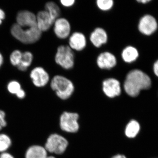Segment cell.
I'll return each instance as SVG.
<instances>
[{
	"label": "cell",
	"mask_w": 158,
	"mask_h": 158,
	"mask_svg": "<svg viewBox=\"0 0 158 158\" xmlns=\"http://www.w3.org/2000/svg\"><path fill=\"white\" fill-rule=\"evenodd\" d=\"M151 85V80L148 75L141 70L134 69L127 75L123 87L128 95L136 97L141 90L149 89Z\"/></svg>",
	"instance_id": "6da1fadb"
},
{
	"label": "cell",
	"mask_w": 158,
	"mask_h": 158,
	"mask_svg": "<svg viewBox=\"0 0 158 158\" xmlns=\"http://www.w3.org/2000/svg\"><path fill=\"white\" fill-rule=\"evenodd\" d=\"M11 32L15 38L26 44H31L37 42L40 39L42 34V32L37 27L23 28L17 23L12 26Z\"/></svg>",
	"instance_id": "7a4b0ae2"
},
{
	"label": "cell",
	"mask_w": 158,
	"mask_h": 158,
	"mask_svg": "<svg viewBox=\"0 0 158 158\" xmlns=\"http://www.w3.org/2000/svg\"><path fill=\"white\" fill-rule=\"evenodd\" d=\"M51 87L58 97L62 100L67 99L72 95L74 86L70 80L61 75H56L51 82Z\"/></svg>",
	"instance_id": "3957f363"
},
{
	"label": "cell",
	"mask_w": 158,
	"mask_h": 158,
	"mask_svg": "<svg viewBox=\"0 0 158 158\" xmlns=\"http://www.w3.org/2000/svg\"><path fill=\"white\" fill-rule=\"evenodd\" d=\"M55 61L58 65L65 69H71L74 65L73 51L69 46H60L57 49Z\"/></svg>",
	"instance_id": "277c9868"
},
{
	"label": "cell",
	"mask_w": 158,
	"mask_h": 158,
	"mask_svg": "<svg viewBox=\"0 0 158 158\" xmlns=\"http://www.w3.org/2000/svg\"><path fill=\"white\" fill-rule=\"evenodd\" d=\"M68 145V141L65 138L58 134H54L49 136L44 148L48 152L60 155L65 152Z\"/></svg>",
	"instance_id": "5b68a950"
},
{
	"label": "cell",
	"mask_w": 158,
	"mask_h": 158,
	"mask_svg": "<svg viewBox=\"0 0 158 158\" xmlns=\"http://www.w3.org/2000/svg\"><path fill=\"white\" fill-rule=\"evenodd\" d=\"M78 118L79 115L77 113L64 112L60 118L61 129L67 132H76L79 128Z\"/></svg>",
	"instance_id": "8992f818"
},
{
	"label": "cell",
	"mask_w": 158,
	"mask_h": 158,
	"mask_svg": "<svg viewBox=\"0 0 158 158\" xmlns=\"http://www.w3.org/2000/svg\"><path fill=\"white\" fill-rule=\"evenodd\" d=\"M158 27V24L156 19L153 16L146 15L143 16L138 23L139 31L145 35H150L153 34Z\"/></svg>",
	"instance_id": "52a82bcc"
},
{
	"label": "cell",
	"mask_w": 158,
	"mask_h": 158,
	"mask_svg": "<svg viewBox=\"0 0 158 158\" xmlns=\"http://www.w3.org/2000/svg\"><path fill=\"white\" fill-rule=\"evenodd\" d=\"M102 90L105 94L110 98L119 96L121 92L120 82L113 78L105 79L102 82Z\"/></svg>",
	"instance_id": "ba28073f"
},
{
	"label": "cell",
	"mask_w": 158,
	"mask_h": 158,
	"mask_svg": "<svg viewBox=\"0 0 158 158\" xmlns=\"http://www.w3.org/2000/svg\"><path fill=\"white\" fill-rule=\"evenodd\" d=\"M53 25L54 33L59 39H66L70 35L71 27L66 19L59 18L55 21Z\"/></svg>",
	"instance_id": "9c48e42d"
},
{
	"label": "cell",
	"mask_w": 158,
	"mask_h": 158,
	"mask_svg": "<svg viewBox=\"0 0 158 158\" xmlns=\"http://www.w3.org/2000/svg\"><path fill=\"white\" fill-rule=\"evenodd\" d=\"M30 77L33 84L38 88L44 87L48 84L49 76L46 71L41 67H37L31 71Z\"/></svg>",
	"instance_id": "30bf717a"
},
{
	"label": "cell",
	"mask_w": 158,
	"mask_h": 158,
	"mask_svg": "<svg viewBox=\"0 0 158 158\" xmlns=\"http://www.w3.org/2000/svg\"><path fill=\"white\" fill-rule=\"evenodd\" d=\"M96 62L98 66L101 69L110 70L116 66L117 59L112 53L105 52L99 55Z\"/></svg>",
	"instance_id": "8fae6325"
},
{
	"label": "cell",
	"mask_w": 158,
	"mask_h": 158,
	"mask_svg": "<svg viewBox=\"0 0 158 158\" xmlns=\"http://www.w3.org/2000/svg\"><path fill=\"white\" fill-rule=\"evenodd\" d=\"M18 25L23 28L37 27L36 15L31 11L24 10L20 11L16 16Z\"/></svg>",
	"instance_id": "7c38bea8"
},
{
	"label": "cell",
	"mask_w": 158,
	"mask_h": 158,
	"mask_svg": "<svg viewBox=\"0 0 158 158\" xmlns=\"http://www.w3.org/2000/svg\"><path fill=\"white\" fill-rule=\"evenodd\" d=\"M69 46L73 50L81 51L87 45V40L85 36L81 32H76L71 34L69 40Z\"/></svg>",
	"instance_id": "4fadbf2b"
},
{
	"label": "cell",
	"mask_w": 158,
	"mask_h": 158,
	"mask_svg": "<svg viewBox=\"0 0 158 158\" xmlns=\"http://www.w3.org/2000/svg\"><path fill=\"white\" fill-rule=\"evenodd\" d=\"M37 27L41 32L48 31L55 21L45 10L40 11L36 15Z\"/></svg>",
	"instance_id": "5bb4252c"
},
{
	"label": "cell",
	"mask_w": 158,
	"mask_h": 158,
	"mask_svg": "<svg viewBox=\"0 0 158 158\" xmlns=\"http://www.w3.org/2000/svg\"><path fill=\"white\" fill-rule=\"evenodd\" d=\"M108 34L104 29L101 27L96 28L91 33L90 40L95 47L100 48L106 44L108 41Z\"/></svg>",
	"instance_id": "9a60e30c"
},
{
	"label": "cell",
	"mask_w": 158,
	"mask_h": 158,
	"mask_svg": "<svg viewBox=\"0 0 158 158\" xmlns=\"http://www.w3.org/2000/svg\"><path fill=\"white\" fill-rule=\"evenodd\" d=\"M48 152L44 147L41 145H33L26 151L25 158H47Z\"/></svg>",
	"instance_id": "2e32d148"
},
{
	"label": "cell",
	"mask_w": 158,
	"mask_h": 158,
	"mask_svg": "<svg viewBox=\"0 0 158 158\" xmlns=\"http://www.w3.org/2000/svg\"><path fill=\"white\" fill-rule=\"evenodd\" d=\"M139 53L138 50L131 46L126 47L123 49L121 53L123 60L126 63H131L138 59Z\"/></svg>",
	"instance_id": "e0dca14e"
},
{
	"label": "cell",
	"mask_w": 158,
	"mask_h": 158,
	"mask_svg": "<svg viewBox=\"0 0 158 158\" xmlns=\"http://www.w3.org/2000/svg\"><path fill=\"white\" fill-rule=\"evenodd\" d=\"M141 127L139 123L135 120H132L128 123L126 127L125 134L129 138H134L138 135Z\"/></svg>",
	"instance_id": "ac0fdd59"
},
{
	"label": "cell",
	"mask_w": 158,
	"mask_h": 158,
	"mask_svg": "<svg viewBox=\"0 0 158 158\" xmlns=\"http://www.w3.org/2000/svg\"><path fill=\"white\" fill-rule=\"evenodd\" d=\"M33 59V55L30 52H26L23 53L21 60L19 65L17 66L18 68L22 71L27 70L32 64Z\"/></svg>",
	"instance_id": "d6986e66"
},
{
	"label": "cell",
	"mask_w": 158,
	"mask_h": 158,
	"mask_svg": "<svg viewBox=\"0 0 158 158\" xmlns=\"http://www.w3.org/2000/svg\"><path fill=\"white\" fill-rule=\"evenodd\" d=\"M45 9V11L48 12L54 21L59 18L61 11L59 6L56 3L52 2H48L46 4Z\"/></svg>",
	"instance_id": "ffe728a7"
},
{
	"label": "cell",
	"mask_w": 158,
	"mask_h": 158,
	"mask_svg": "<svg viewBox=\"0 0 158 158\" xmlns=\"http://www.w3.org/2000/svg\"><path fill=\"white\" fill-rule=\"evenodd\" d=\"M11 144L12 141L9 135L4 133L0 134V153L6 152Z\"/></svg>",
	"instance_id": "44dd1931"
},
{
	"label": "cell",
	"mask_w": 158,
	"mask_h": 158,
	"mask_svg": "<svg viewBox=\"0 0 158 158\" xmlns=\"http://www.w3.org/2000/svg\"><path fill=\"white\" fill-rule=\"evenodd\" d=\"M96 5L100 10L102 11H108L113 8L114 2L113 0H97Z\"/></svg>",
	"instance_id": "7402d4cb"
},
{
	"label": "cell",
	"mask_w": 158,
	"mask_h": 158,
	"mask_svg": "<svg viewBox=\"0 0 158 158\" xmlns=\"http://www.w3.org/2000/svg\"><path fill=\"white\" fill-rule=\"evenodd\" d=\"M23 53L19 50H15L11 53L10 56L11 64L14 66H17L19 65L22 57Z\"/></svg>",
	"instance_id": "603a6c76"
},
{
	"label": "cell",
	"mask_w": 158,
	"mask_h": 158,
	"mask_svg": "<svg viewBox=\"0 0 158 158\" xmlns=\"http://www.w3.org/2000/svg\"><path fill=\"white\" fill-rule=\"evenodd\" d=\"M7 89L9 92L11 94H15V95L22 89L20 84L18 82L14 81L9 82L7 86Z\"/></svg>",
	"instance_id": "cb8c5ba5"
},
{
	"label": "cell",
	"mask_w": 158,
	"mask_h": 158,
	"mask_svg": "<svg viewBox=\"0 0 158 158\" xmlns=\"http://www.w3.org/2000/svg\"><path fill=\"white\" fill-rule=\"evenodd\" d=\"M6 114L2 110H0V131L7 126L6 119Z\"/></svg>",
	"instance_id": "d4e9b609"
},
{
	"label": "cell",
	"mask_w": 158,
	"mask_h": 158,
	"mask_svg": "<svg viewBox=\"0 0 158 158\" xmlns=\"http://www.w3.org/2000/svg\"><path fill=\"white\" fill-rule=\"evenodd\" d=\"M75 1V0H61L60 3L62 6L65 7H72L74 5Z\"/></svg>",
	"instance_id": "484cf974"
},
{
	"label": "cell",
	"mask_w": 158,
	"mask_h": 158,
	"mask_svg": "<svg viewBox=\"0 0 158 158\" xmlns=\"http://www.w3.org/2000/svg\"><path fill=\"white\" fill-rule=\"evenodd\" d=\"M0 158H15L14 156L9 152L2 153L0 155Z\"/></svg>",
	"instance_id": "4316f807"
},
{
	"label": "cell",
	"mask_w": 158,
	"mask_h": 158,
	"mask_svg": "<svg viewBox=\"0 0 158 158\" xmlns=\"http://www.w3.org/2000/svg\"><path fill=\"white\" fill-rule=\"evenodd\" d=\"M16 96H17L18 98L19 99L24 98L26 96L25 92L24 90L22 89V90L16 94Z\"/></svg>",
	"instance_id": "83f0119b"
},
{
	"label": "cell",
	"mask_w": 158,
	"mask_h": 158,
	"mask_svg": "<svg viewBox=\"0 0 158 158\" xmlns=\"http://www.w3.org/2000/svg\"><path fill=\"white\" fill-rule=\"evenodd\" d=\"M153 71L156 75L158 77V60L154 64Z\"/></svg>",
	"instance_id": "f1b7e54d"
},
{
	"label": "cell",
	"mask_w": 158,
	"mask_h": 158,
	"mask_svg": "<svg viewBox=\"0 0 158 158\" xmlns=\"http://www.w3.org/2000/svg\"><path fill=\"white\" fill-rule=\"evenodd\" d=\"M6 17L5 12L2 9H0V25L2 24L3 20Z\"/></svg>",
	"instance_id": "f546056e"
},
{
	"label": "cell",
	"mask_w": 158,
	"mask_h": 158,
	"mask_svg": "<svg viewBox=\"0 0 158 158\" xmlns=\"http://www.w3.org/2000/svg\"><path fill=\"white\" fill-rule=\"evenodd\" d=\"M112 158H127L124 155H116L114 156Z\"/></svg>",
	"instance_id": "4dcf8cb0"
},
{
	"label": "cell",
	"mask_w": 158,
	"mask_h": 158,
	"mask_svg": "<svg viewBox=\"0 0 158 158\" xmlns=\"http://www.w3.org/2000/svg\"><path fill=\"white\" fill-rule=\"evenodd\" d=\"M3 63V57L2 55L0 53V67H1Z\"/></svg>",
	"instance_id": "1f68e13d"
},
{
	"label": "cell",
	"mask_w": 158,
	"mask_h": 158,
	"mask_svg": "<svg viewBox=\"0 0 158 158\" xmlns=\"http://www.w3.org/2000/svg\"><path fill=\"white\" fill-rule=\"evenodd\" d=\"M150 0H141V1H138V2L145 4V3L150 2Z\"/></svg>",
	"instance_id": "d6a6232c"
},
{
	"label": "cell",
	"mask_w": 158,
	"mask_h": 158,
	"mask_svg": "<svg viewBox=\"0 0 158 158\" xmlns=\"http://www.w3.org/2000/svg\"><path fill=\"white\" fill-rule=\"evenodd\" d=\"M47 158H56L55 157L53 156H48Z\"/></svg>",
	"instance_id": "836d02e7"
}]
</instances>
